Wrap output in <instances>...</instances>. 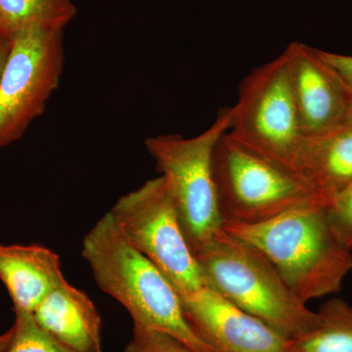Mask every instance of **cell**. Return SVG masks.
Returning <instances> with one entry per match:
<instances>
[{
  "label": "cell",
  "instance_id": "obj_22",
  "mask_svg": "<svg viewBox=\"0 0 352 352\" xmlns=\"http://www.w3.org/2000/svg\"><path fill=\"white\" fill-rule=\"evenodd\" d=\"M347 124H352V100H351V107H349V122H347Z\"/></svg>",
  "mask_w": 352,
  "mask_h": 352
},
{
  "label": "cell",
  "instance_id": "obj_4",
  "mask_svg": "<svg viewBox=\"0 0 352 352\" xmlns=\"http://www.w3.org/2000/svg\"><path fill=\"white\" fill-rule=\"evenodd\" d=\"M231 122L232 107L223 108L212 126L195 138L166 134L145 141L146 149L168 183L183 234L194 254L223 228L212 157Z\"/></svg>",
  "mask_w": 352,
  "mask_h": 352
},
{
  "label": "cell",
  "instance_id": "obj_16",
  "mask_svg": "<svg viewBox=\"0 0 352 352\" xmlns=\"http://www.w3.org/2000/svg\"><path fill=\"white\" fill-rule=\"evenodd\" d=\"M15 310L13 338L6 352H78L65 346L38 325L32 312Z\"/></svg>",
  "mask_w": 352,
  "mask_h": 352
},
{
  "label": "cell",
  "instance_id": "obj_9",
  "mask_svg": "<svg viewBox=\"0 0 352 352\" xmlns=\"http://www.w3.org/2000/svg\"><path fill=\"white\" fill-rule=\"evenodd\" d=\"M294 101L303 135L314 136L349 122L352 91L318 48L289 43L286 48Z\"/></svg>",
  "mask_w": 352,
  "mask_h": 352
},
{
  "label": "cell",
  "instance_id": "obj_21",
  "mask_svg": "<svg viewBox=\"0 0 352 352\" xmlns=\"http://www.w3.org/2000/svg\"><path fill=\"white\" fill-rule=\"evenodd\" d=\"M13 327L6 333L0 335V352H6L13 338Z\"/></svg>",
  "mask_w": 352,
  "mask_h": 352
},
{
  "label": "cell",
  "instance_id": "obj_15",
  "mask_svg": "<svg viewBox=\"0 0 352 352\" xmlns=\"http://www.w3.org/2000/svg\"><path fill=\"white\" fill-rule=\"evenodd\" d=\"M315 327L289 340L293 352H352V305L333 298L319 308Z\"/></svg>",
  "mask_w": 352,
  "mask_h": 352
},
{
  "label": "cell",
  "instance_id": "obj_13",
  "mask_svg": "<svg viewBox=\"0 0 352 352\" xmlns=\"http://www.w3.org/2000/svg\"><path fill=\"white\" fill-rule=\"evenodd\" d=\"M0 280L8 289L14 308L32 314L66 281L59 256L39 245L0 244Z\"/></svg>",
  "mask_w": 352,
  "mask_h": 352
},
{
  "label": "cell",
  "instance_id": "obj_2",
  "mask_svg": "<svg viewBox=\"0 0 352 352\" xmlns=\"http://www.w3.org/2000/svg\"><path fill=\"white\" fill-rule=\"evenodd\" d=\"M223 229L263 252L305 303L339 293L352 270V251L338 239L319 204L292 208L261 223L224 224Z\"/></svg>",
  "mask_w": 352,
  "mask_h": 352
},
{
  "label": "cell",
  "instance_id": "obj_10",
  "mask_svg": "<svg viewBox=\"0 0 352 352\" xmlns=\"http://www.w3.org/2000/svg\"><path fill=\"white\" fill-rule=\"evenodd\" d=\"M182 302L190 326L214 352H293L287 338L207 287Z\"/></svg>",
  "mask_w": 352,
  "mask_h": 352
},
{
  "label": "cell",
  "instance_id": "obj_8",
  "mask_svg": "<svg viewBox=\"0 0 352 352\" xmlns=\"http://www.w3.org/2000/svg\"><path fill=\"white\" fill-rule=\"evenodd\" d=\"M63 32L32 29L12 36L0 82V147L22 138L45 111L63 72Z\"/></svg>",
  "mask_w": 352,
  "mask_h": 352
},
{
  "label": "cell",
  "instance_id": "obj_14",
  "mask_svg": "<svg viewBox=\"0 0 352 352\" xmlns=\"http://www.w3.org/2000/svg\"><path fill=\"white\" fill-rule=\"evenodd\" d=\"M76 12L73 0H0V32L12 38L32 29L64 31Z\"/></svg>",
  "mask_w": 352,
  "mask_h": 352
},
{
  "label": "cell",
  "instance_id": "obj_20",
  "mask_svg": "<svg viewBox=\"0 0 352 352\" xmlns=\"http://www.w3.org/2000/svg\"><path fill=\"white\" fill-rule=\"evenodd\" d=\"M11 48H12V38L0 32V82L8 63Z\"/></svg>",
  "mask_w": 352,
  "mask_h": 352
},
{
  "label": "cell",
  "instance_id": "obj_12",
  "mask_svg": "<svg viewBox=\"0 0 352 352\" xmlns=\"http://www.w3.org/2000/svg\"><path fill=\"white\" fill-rule=\"evenodd\" d=\"M38 325L78 352H102V319L87 294L65 281L32 312Z\"/></svg>",
  "mask_w": 352,
  "mask_h": 352
},
{
  "label": "cell",
  "instance_id": "obj_19",
  "mask_svg": "<svg viewBox=\"0 0 352 352\" xmlns=\"http://www.w3.org/2000/svg\"><path fill=\"white\" fill-rule=\"evenodd\" d=\"M319 52L329 64L337 69L352 91V55L338 54L321 50Z\"/></svg>",
  "mask_w": 352,
  "mask_h": 352
},
{
  "label": "cell",
  "instance_id": "obj_11",
  "mask_svg": "<svg viewBox=\"0 0 352 352\" xmlns=\"http://www.w3.org/2000/svg\"><path fill=\"white\" fill-rule=\"evenodd\" d=\"M295 175L324 207L352 185V124L305 136Z\"/></svg>",
  "mask_w": 352,
  "mask_h": 352
},
{
  "label": "cell",
  "instance_id": "obj_6",
  "mask_svg": "<svg viewBox=\"0 0 352 352\" xmlns=\"http://www.w3.org/2000/svg\"><path fill=\"white\" fill-rule=\"evenodd\" d=\"M228 133L248 149L295 175L305 136L300 126L286 50L241 83Z\"/></svg>",
  "mask_w": 352,
  "mask_h": 352
},
{
  "label": "cell",
  "instance_id": "obj_7",
  "mask_svg": "<svg viewBox=\"0 0 352 352\" xmlns=\"http://www.w3.org/2000/svg\"><path fill=\"white\" fill-rule=\"evenodd\" d=\"M110 212L120 232L161 270L180 298L205 287L164 176L122 196Z\"/></svg>",
  "mask_w": 352,
  "mask_h": 352
},
{
  "label": "cell",
  "instance_id": "obj_1",
  "mask_svg": "<svg viewBox=\"0 0 352 352\" xmlns=\"http://www.w3.org/2000/svg\"><path fill=\"white\" fill-rule=\"evenodd\" d=\"M82 254L99 288L126 308L133 324L168 333L193 351L214 352L190 326L175 287L129 242L110 212L85 235Z\"/></svg>",
  "mask_w": 352,
  "mask_h": 352
},
{
  "label": "cell",
  "instance_id": "obj_5",
  "mask_svg": "<svg viewBox=\"0 0 352 352\" xmlns=\"http://www.w3.org/2000/svg\"><path fill=\"white\" fill-rule=\"evenodd\" d=\"M212 168L224 224H256L292 208L319 204L296 175L234 139L228 131L215 145Z\"/></svg>",
  "mask_w": 352,
  "mask_h": 352
},
{
  "label": "cell",
  "instance_id": "obj_3",
  "mask_svg": "<svg viewBox=\"0 0 352 352\" xmlns=\"http://www.w3.org/2000/svg\"><path fill=\"white\" fill-rule=\"evenodd\" d=\"M205 287L288 340L318 323L254 245L223 228L194 254Z\"/></svg>",
  "mask_w": 352,
  "mask_h": 352
},
{
  "label": "cell",
  "instance_id": "obj_18",
  "mask_svg": "<svg viewBox=\"0 0 352 352\" xmlns=\"http://www.w3.org/2000/svg\"><path fill=\"white\" fill-rule=\"evenodd\" d=\"M325 210L338 239L352 251V185L336 197Z\"/></svg>",
  "mask_w": 352,
  "mask_h": 352
},
{
  "label": "cell",
  "instance_id": "obj_17",
  "mask_svg": "<svg viewBox=\"0 0 352 352\" xmlns=\"http://www.w3.org/2000/svg\"><path fill=\"white\" fill-rule=\"evenodd\" d=\"M124 352H195L168 333L133 324L132 339Z\"/></svg>",
  "mask_w": 352,
  "mask_h": 352
}]
</instances>
